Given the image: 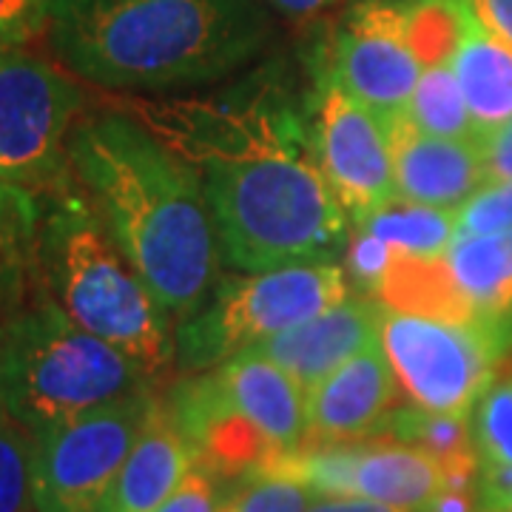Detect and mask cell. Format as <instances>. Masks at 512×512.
Returning a JSON list of instances; mask_svg holds the SVG:
<instances>
[{
  "mask_svg": "<svg viewBox=\"0 0 512 512\" xmlns=\"http://www.w3.org/2000/svg\"><path fill=\"white\" fill-rule=\"evenodd\" d=\"M154 134L200 174L220 259L242 274L333 262L348 214L330 191L313 134L285 97L256 92L151 109Z\"/></svg>",
  "mask_w": 512,
  "mask_h": 512,
  "instance_id": "1",
  "label": "cell"
},
{
  "mask_svg": "<svg viewBox=\"0 0 512 512\" xmlns=\"http://www.w3.org/2000/svg\"><path fill=\"white\" fill-rule=\"evenodd\" d=\"M69 160L97 217L165 311L180 322L200 311L222 262L200 174L126 114L83 120Z\"/></svg>",
  "mask_w": 512,
  "mask_h": 512,
  "instance_id": "2",
  "label": "cell"
},
{
  "mask_svg": "<svg viewBox=\"0 0 512 512\" xmlns=\"http://www.w3.org/2000/svg\"><path fill=\"white\" fill-rule=\"evenodd\" d=\"M46 26L74 74L123 92L208 86L271 37L259 0H49Z\"/></svg>",
  "mask_w": 512,
  "mask_h": 512,
  "instance_id": "3",
  "label": "cell"
},
{
  "mask_svg": "<svg viewBox=\"0 0 512 512\" xmlns=\"http://www.w3.org/2000/svg\"><path fill=\"white\" fill-rule=\"evenodd\" d=\"M40 256L55 302L80 328L160 379L177 359L171 313L134 271L109 228L80 197H63L49 211Z\"/></svg>",
  "mask_w": 512,
  "mask_h": 512,
  "instance_id": "4",
  "label": "cell"
},
{
  "mask_svg": "<svg viewBox=\"0 0 512 512\" xmlns=\"http://www.w3.org/2000/svg\"><path fill=\"white\" fill-rule=\"evenodd\" d=\"M148 382L137 362L80 328L55 299L6 325L3 407L32 436L146 390Z\"/></svg>",
  "mask_w": 512,
  "mask_h": 512,
  "instance_id": "5",
  "label": "cell"
},
{
  "mask_svg": "<svg viewBox=\"0 0 512 512\" xmlns=\"http://www.w3.org/2000/svg\"><path fill=\"white\" fill-rule=\"evenodd\" d=\"M348 296V271L333 262L225 279L208 305L180 322L177 365L183 373L220 367L239 350L302 325Z\"/></svg>",
  "mask_w": 512,
  "mask_h": 512,
  "instance_id": "6",
  "label": "cell"
},
{
  "mask_svg": "<svg viewBox=\"0 0 512 512\" xmlns=\"http://www.w3.org/2000/svg\"><path fill=\"white\" fill-rule=\"evenodd\" d=\"M510 342V319L450 322L384 305V356L404 396L421 410L470 416L493 387Z\"/></svg>",
  "mask_w": 512,
  "mask_h": 512,
  "instance_id": "7",
  "label": "cell"
},
{
  "mask_svg": "<svg viewBox=\"0 0 512 512\" xmlns=\"http://www.w3.org/2000/svg\"><path fill=\"white\" fill-rule=\"evenodd\" d=\"M83 92L49 60L0 46V177L29 194L66 191Z\"/></svg>",
  "mask_w": 512,
  "mask_h": 512,
  "instance_id": "8",
  "label": "cell"
},
{
  "mask_svg": "<svg viewBox=\"0 0 512 512\" xmlns=\"http://www.w3.org/2000/svg\"><path fill=\"white\" fill-rule=\"evenodd\" d=\"M154 404L151 387L35 436L37 512H100Z\"/></svg>",
  "mask_w": 512,
  "mask_h": 512,
  "instance_id": "9",
  "label": "cell"
},
{
  "mask_svg": "<svg viewBox=\"0 0 512 512\" xmlns=\"http://www.w3.org/2000/svg\"><path fill=\"white\" fill-rule=\"evenodd\" d=\"M313 146L330 191L359 228L396 200L384 114L322 77Z\"/></svg>",
  "mask_w": 512,
  "mask_h": 512,
  "instance_id": "10",
  "label": "cell"
},
{
  "mask_svg": "<svg viewBox=\"0 0 512 512\" xmlns=\"http://www.w3.org/2000/svg\"><path fill=\"white\" fill-rule=\"evenodd\" d=\"M421 69L396 0H365L333 32L325 77L379 114H396L407 109Z\"/></svg>",
  "mask_w": 512,
  "mask_h": 512,
  "instance_id": "11",
  "label": "cell"
},
{
  "mask_svg": "<svg viewBox=\"0 0 512 512\" xmlns=\"http://www.w3.org/2000/svg\"><path fill=\"white\" fill-rule=\"evenodd\" d=\"M168 410L191 444L197 467L217 478L256 476L282 456L231 402L217 373L183 379L174 387Z\"/></svg>",
  "mask_w": 512,
  "mask_h": 512,
  "instance_id": "12",
  "label": "cell"
},
{
  "mask_svg": "<svg viewBox=\"0 0 512 512\" xmlns=\"http://www.w3.org/2000/svg\"><path fill=\"white\" fill-rule=\"evenodd\" d=\"M396 200L458 208L487 185V165L473 140H447L421 131L407 111L384 114Z\"/></svg>",
  "mask_w": 512,
  "mask_h": 512,
  "instance_id": "13",
  "label": "cell"
},
{
  "mask_svg": "<svg viewBox=\"0 0 512 512\" xmlns=\"http://www.w3.org/2000/svg\"><path fill=\"white\" fill-rule=\"evenodd\" d=\"M399 382L382 342L336 367L305 390V444H339L379 433L393 410Z\"/></svg>",
  "mask_w": 512,
  "mask_h": 512,
  "instance_id": "14",
  "label": "cell"
},
{
  "mask_svg": "<svg viewBox=\"0 0 512 512\" xmlns=\"http://www.w3.org/2000/svg\"><path fill=\"white\" fill-rule=\"evenodd\" d=\"M382 313L379 299L348 296L308 322L268 336L248 350L276 362L308 390L362 350L382 342Z\"/></svg>",
  "mask_w": 512,
  "mask_h": 512,
  "instance_id": "15",
  "label": "cell"
},
{
  "mask_svg": "<svg viewBox=\"0 0 512 512\" xmlns=\"http://www.w3.org/2000/svg\"><path fill=\"white\" fill-rule=\"evenodd\" d=\"M217 379L237 404L239 413L254 424L279 453H291L305 444L308 416H305V387L288 370L259 356L256 350H239L225 359Z\"/></svg>",
  "mask_w": 512,
  "mask_h": 512,
  "instance_id": "16",
  "label": "cell"
},
{
  "mask_svg": "<svg viewBox=\"0 0 512 512\" xmlns=\"http://www.w3.org/2000/svg\"><path fill=\"white\" fill-rule=\"evenodd\" d=\"M194 467V450L177 427L168 404L154 399L146 424L111 490L109 507L114 512H157Z\"/></svg>",
  "mask_w": 512,
  "mask_h": 512,
  "instance_id": "17",
  "label": "cell"
},
{
  "mask_svg": "<svg viewBox=\"0 0 512 512\" xmlns=\"http://www.w3.org/2000/svg\"><path fill=\"white\" fill-rule=\"evenodd\" d=\"M450 66L473 114L481 143L512 117V43L493 35L467 3L464 29Z\"/></svg>",
  "mask_w": 512,
  "mask_h": 512,
  "instance_id": "18",
  "label": "cell"
},
{
  "mask_svg": "<svg viewBox=\"0 0 512 512\" xmlns=\"http://www.w3.org/2000/svg\"><path fill=\"white\" fill-rule=\"evenodd\" d=\"M444 262L476 316H512V231L456 239Z\"/></svg>",
  "mask_w": 512,
  "mask_h": 512,
  "instance_id": "19",
  "label": "cell"
},
{
  "mask_svg": "<svg viewBox=\"0 0 512 512\" xmlns=\"http://www.w3.org/2000/svg\"><path fill=\"white\" fill-rule=\"evenodd\" d=\"M379 433L413 444L444 467L447 487H478V453L467 416H447L421 407L390 410Z\"/></svg>",
  "mask_w": 512,
  "mask_h": 512,
  "instance_id": "20",
  "label": "cell"
},
{
  "mask_svg": "<svg viewBox=\"0 0 512 512\" xmlns=\"http://www.w3.org/2000/svg\"><path fill=\"white\" fill-rule=\"evenodd\" d=\"M359 231L413 256H444L456 242V208L393 200Z\"/></svg>",
  "mask_w": 512,
  "mask_h": 512,
  "instance_id": "21",
  "label": "cell"
},
{
  "mask_svg": "<svg viewBox=\"0 0 512 512\" xmlns=\"http://www.w3.org/2000/svg\"><path fill=\"white\" fill-rule=\"evenodd\" d=\"M407 117L433 137L447 140H473L478 143L476 123L467 109V100L461 94L456 74L450 63L424 66L413 97L407 103Z\"/></svg>",
  "mask_w": 512,
  "mask_h": 512,
  "instance_id": "22",
  "label": "cell"
},
{
  "mask_svg": "<svg viewBox=\"0 0 512 512\" xmlns=\"http://www.w3.org/2000/svg\"><path fill=\"white\" fill-rule=\"evenodd\" d=\"M404 35L421 66H441L456 55L467 0H396Z\"/></svg>",
  "mask_w": 512,
  "mask_h": 512,
  "instance_id": "23",
  "label": "cell"
},
{
  "mask_svg": "<svg viewBox=\"0 0 512 512\" xmlns=\"http://www.w3.org/2000/svg\"><path fill=\"white\" fill-rule=\"evenodd\" d=\"M0 512H37L35 436L0 407Z\"/></svg>",
  "mask_w": 512,
  "mask_h": 512,
  "instance_id": "24",
  "label": "cell"
},
{
  "mask_svg": "<svg viewBox=\"0 0 512 512\" xmlns=\"http://www.w3.org/2000/svg\"><path fill=\"white\" fill-rule=\"evenodd\" d=\"M319 495L308 484L282 473H256L222 495L220 512H308Z\"/></svg>",
  "mask_w": 512,
  "mask_h": 512,
  "instance_id": "25",
  "label": "cell"
},
{
  "mask_svg": "<svg viewBox=\"0 0 512 512\" xmlns=\"http://www.w3.org/2000/svg\"><path fill=\"white\" fill-rule=\"evenodd\" d=\"M470 427L478 464L512 467V370L484 393Z\"/></svg>",
  "mask_w": 512,
  "mask_h": 512,
  "instance_id": "26",
  "label": "cell"
},
{
  "mask_svg": "<svg viewBox=\"0 0 512 512\" xmlns=\"http://www.w3.org/2000/svg\"><path fill=\"white\" fill-rule=\"evenodd\" d=\"M35 194L0 177V271L12 265L35 237Z\"/></svg>",
  "mask_w": 512,
  "mask_h": 512,
  "instance_id": "27",
  "label": "cell"
},
{
  "mask_svg": "<svg viewBox=\"0 0 512 512\" xmlns=\"http://www.w3.org/2000/svg\"><path fill=\"white\" fill-rule=\"evenodd\" d=\"M220 484L208 470L194 467L183 484L165 498L157 512H220Z\"/></svg>",
  "mask_w": 512,
  "mask_h": 512,
  "instance_id": "28",
  "label": "cell"
},
{
  "mask_svg": "<svg viewBox=\"0 0 512 512\" xmlns=\"http://www.w3.org/2000/svg\"><path fill=\"white\" fill-rule=\"evenodd\" d=\"M49 0H0V46H20L46 23Z\"/></svg>",
  "mask_w": 512,
  "mask_h": 512,
  "instance_id": "29",
  "label": "cell"
},
{
  "mask_svg": "<svg viewBox=\"0 0 512 512\" xmlns=\"http://www.w3.org/2000/svg\"><path fill=\"white\" fill-rule=\"evenodd\" d=\"M481 512H512V467L478 464Z\"/></svg>",
  "mask_w": 512,
  "mask_h": 512,
  "instance_id": "30",
  "label": "cell"
},
{
  "mask_svg": "<svg viewBox=\"0 0 512 512\" xmlns=\"http://www.w3.org/2000/svg\"><path fill=\"white\" fill-rule=\"evenodd\" d=\"M484 165H487V183L512 180V117L498 126L493 134H487L481 143Z\"/></svg>",
  "mask_w": 512,
  "mask_h": 512,
  "instance_id": "31",
  "label": "cell"
},
{
  "mask_svg": "<svg viewBox=\"0 0 512 512\" xmlns=\"http://www.w3.org/2000/svg\"><path fill=\"white\" fill-rule=\"evenodd\" d=\"M476 15L493 35L512 43V0H467Z\"/></svg>",
  "mask_w": 512,
  "mask_h": 512,
  "instance_id": "32",
  "label": "cell"
},
{
  "mask_svg": "<svg viewBox=\"0 0 512 512\" xmlns=\"http://www.w3.org/2000/svg\"><path fill=\"white\" fill-rule=\"evenodd\" d=\"M308 512H410L393 504H382L373 498H359V495H319Z\"/></svg>",
  "mask_w": 512,
  "mask_h": 512,
  "instance_id": "33",
  "label": "cell"
},
{
  "mask_svg": "<svg viewBox=\"0 0 512 512\" xmlns=\"http://www.w3.org/2000/svg\"><path fill=\"white\" fill-rule=\"evenodd\" d=\"M421 512H481L478 504V487H447L441 490Z\"/></svg>",
  "mask_w": 512,
  "mask_h": 512,
  "instance_id": "34",
  "label": "cell"
},
{
  "mask_svg": "<svg viewBox=\"0 0 512 512\" xmlns=\"http://www.w3.org/2000/svg\"><path fill=\"white\" fill-rule=\"evenodd\" d=\"M276 9L288 12V15H311V12H319L325 6H333L339 0H271Z\"/></svg>",
  "mask_w": 512,
  "mask_h": 512,
  "instance_id": "35",
  "label": "cell"
},
{
  "mask_svg": "<svg viewBox=\"0 0 512 512\" xmlns=\"http://www.w3.org/2000/svg\"><path fill=\"white\" fill-rule=\"evenodd\" d=\"M3 365H6V325H0V407H3Z\"/></svg>",
  "mask_w": 512,
  "mask_h": 512,
  "instance_id": "36",
  "label": "cell"
},
{
  "mask_svg": "<svg viewBox=\"0 0 512 512\" xmlns=\"http://www.w3.org/2000/svg\"><path fill=\"white\" fill-rule=\"evenodd\" d=\"M100 512H114V510H111L109 504H106V507H103V510H100Z\"/></svg>",
  "mask_w": 512,
  "mask_h": 512,
  "instance_id": "37",
  "label": "cell"
}]
</instances>
